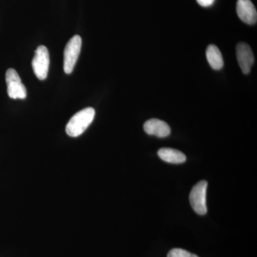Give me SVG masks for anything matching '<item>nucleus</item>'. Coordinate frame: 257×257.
<instances>
[{
    "label": "nucleus",
    "mask_w": 257,
    "mask_h": 257,
    "mask_svg": "<svg viewBox=\"0 0 257 257\" xmlns=\"http://www.w3.org/2000/svg\"><path fill=\"white\" fill-rule=\"evenodd\" d=\"M95 116V110L92 107H87L75 114L69 119L66 126V133L72 138H77L84 132L92 122Z\"/></svg>",
    "instance_id": "obj_1"
},
{
    "label": "nucleus",
    "mask_w": 257,
    "mask_h": 257,
    "mask_svg": "<svg viewBox=\"0 0 257 257\" xmlns=\"http://www.w3.org/2000/svg\"><path fill=\"white\" fill-rule=\"evenodd\" d=\"M82 48V38L75 35L71 38L66 45L64 52V71L66 74L73 72Z\"/></svg>",
    "instance_id": "obj_2"
},
{
    "label": "nucleus",
    "mask_w": 257,
    "mask_h": 257,
    "mask_svg": "<svg viewBox=\"0 0 257 257\" xmlns=\"http://www.w3.org/2000/svg\"><path fill=\"white\" fill-rule=\"evenodd\" d=\"M207 182L200 181L193 187L189 195L191 206L199 215H204L207 212Z\"/></svg>",
    "instance_id": "obj_3"
},
{
    "label": "nucleus",
    "mask_w": 257,
    "mask_h": 257,
    "mask_svg": "<svg viewBox=\"0 0 257 257\" xmlns=\"http://www.w3.org/2000/svg\"><path fill=\"white\" fill-rule=\"evenodd\" d=\"M32 65L37 78L40 80L47 78L50 66V54L46 47L41 45L37 47Z\"/></svg>",
    "instance_id": "obj_4"
},
{
    "label": "nucleus",
    "mask_w": 257,
    "mask_h": 257,
    "mask_svg": "<svg viewBox=\"0 0 257 257\" xmlns=\"http://www.w3.org/2000/svg\"><path fill=\"white\" fill-rule=\"evenodd\" d=\"M6 82L8 93L12 99H24L27 96V89L22 82L21 79L14 69H8L6 72Z\"/></svg>",
    "instance_id": "obj_5"
},
{
    "label": "nucleus",
    "mask_w": 257,
    "mask_h": 257,
    "mask_svg": "<svg viewBox=\"0 0 257 257\" xmlns=\"http://www.w3.org/2000/svg\"><path fill=\"white\" fill-rule=\"evenodd\" d=\"M236 58L243 73H249L254 62V57L249 45L244 42L238 44L236 46Z\"/></svg>",
    "instance_id": "obj_6"
},
{
    "label": "nucleus",
    "mask_w": 257,
    "mask_h": 257,
    "mask_svg": "<svg viewBox=\"0 0 257 257\" xmlns=\"http://www.w3.org/2000/svg\"><path fill=\"white\" fill-rule=\"evenodd\" d=\"M236 13L243 23L251 25L256 23V10L251 0H238Z\"/></svg>",
    "instance_id": "obj_7"
},
{
    "label": "nucleus",
    "mask_w": 257,
    "mask_h": 257,
    "mask_svg": "<svg viewBox=\"0 0 257 257\" xmlns=\"http://www.w3.org/2000/svg\"><path fill=\"white\" fill-rule=\"evenodd\" d=\"M145 133L157 138H167L171 133V128L165 121L158 119H149L144 124Z\"/></svg>",
    "instance_id": "obj_8"
},
{
    "label": "nucleus",
    "mask_w": 257,
    "mask_h": 257,
    "mask_svg": "<svg viewBox=\"0 0 257 257\" xmlns=\"http://www.w3.org/2000/svg\"><path fill=\"white\" fill-rule=\"evenodd\" d=\"M161 160L171 164H182L186 162L185 155L179 150L172 148H162L158 151Z\"/></svg>",
    "instance_id": "obj_9"
},
{
    "label": "nucleus",
    "mask_w": 257,
    "mask_h": 257,
    "mask_svg": "<svg viewBox=\"0 0 257 257\" xmlns=\"http://www.w3.org/2000/svg\"><path fill=\"white\" fill-rule=\"evenodd\" d=\"M206 56L211 68L215 70H219L222 68L224 66V60L220 50L216 45H210L207 47Z\"/></svg>",
    "instance_id": "obj_10"
},
{
    "label": "nucleus",
    "mask_w": 257,
    "mask_h": 257,
    "mask_svg": "<svg viewBox=\"0 0 257 257\" xmlns=\"http://www.w3.org/2000/svg\"><path fill=\"white\" fill-rule=\"evenodd\" d=\"M167 257H199L182 248H173L168 253Z\"/></svg>",
    "instance_id": "obj_11"
},
{
    "label": "nucleus",
    "mask_w": 257,
    "mask_h": 257,
    "mask_svg": "<svg viewBox=\"0 0 257 257\" xmlns=\"http://www.w3.org/2000/svg\"><path fill=\"white\" fill-rule=\"evenodd\" d=\"M214 1L215 0H197L198 4L202 7H204V8L211 6V5L214 4Z\"/></svg>",
    "instance_id": "obj_12"
}]
</instances>
